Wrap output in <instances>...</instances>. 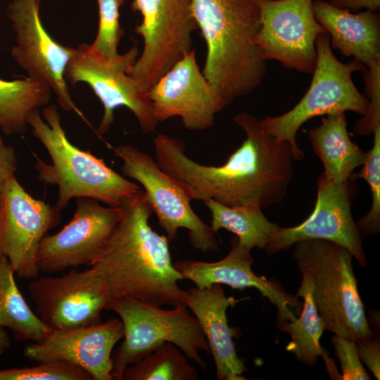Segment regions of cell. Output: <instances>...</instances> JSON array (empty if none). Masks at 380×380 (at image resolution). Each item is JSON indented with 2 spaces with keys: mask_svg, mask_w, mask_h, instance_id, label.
<instances>
[{
  "mask_svg": "<svg viewBox=\"0 0 380 380\" xmlns=\"http://www.w3.org/2000/svg\"><path fill=\"white\" fill-rule=\"evenodd\" d=\"M233 120L246 139L223 165H205L191 160L183 141L165 134L153 139L155 159L191 200L261 208L281 203L294 175L291 145L267 134L260 120L248 113H238Z\"/></svg>",
  "mask_w": 380,
  "mask_h": 380,
  "instance_id": "1",
  "label": "cell"
},
{
  "mask_svg": "<svg viewBox=\"0 0 380 380\" xmlns=\"http://www.w3.org/2000/svg\"><path fill=\"white\" fill-rule=\"evenodd\" d=\"M120 220L93 265L109 300L127 297L158 305H186L166 236L149 224L153 211L141 189L120 205Z\"/></svg>",
  "mask_w": 380,
  "mask_h": 380,
  "instance_id": "2",
  "label": "cell"
},
{
  "mask_svg": "<svg viewBox=\"0 0 380 380\" xmlns=\"http://www.w3.org/2000/svg\"><path fill=\"white\" fill-rule=\"evenodd\" d=\"M192 12L207 46L205 77L227 105L253 91L267 72L253 42L260 27L254 0H192Z\"/></svg>",
  "mask_w": 380,
  "mask_h": 380,
  "instance_id": "3",
  "label": "cell"
},
{
  "mask_svg": "<svg viewBox=\"0 0 380 380\" xmlns=\"http://www.w3.org/2000/svg\"><path fill=\"white\" fill-rule=\"evenodd\" d=\"M30 113L27 124L50 156L46 163L34 155L38 179L58 187L56 206L61 211L73 198H91L108 205L120 206L141 186L109 167L89 151L81 150L67 138L56 105Z\"/></svg>",
  "mask_w": 380,
  "mask_h": 380,
  "instance_id": "4",
  "label": "cell"
},
{
  "mask_svg": "<svg viewBox=\"0 0 380 380\" xmlns=\"http://www.w3.org/2000/svg\"><path fill=\"white\" fill-rule=\"evenodd\" d=\"M293 256L298 269L310 272L325 330L355 341L373 334L357 290L353 256L347 249L328 240L305 239L293 244Z\"/></svg>",
  "mask_w": 380,
  "mask_h": 380,
  "instance_id": "5",
  "label": "cell"
},
{
  "mask_svg": "<svg viewBox=\"0 0 380 380\" xmlns=\"http://www.w3.org/2000/svg\"><path fill=\"white\" fill-rule=\"evenodd\" d=\"M172 308L165 310L127 297L108 302L106 310L119 315L125 333L124 341L112 353L113 379L120 380L125 367L165 341L175 344L189 360L205 369L199 350H210L198 319L190 315L186 305Z\"/></svg>",
  "mask_w": 380,
  "mask_h": 380,
  "instance_id": "6",
  "label": "cell"
},
{
  "mask_svg": "<svg viewBox=\"0 0 380 380\" xmlns=\"http://www.w3.org/2000/svg\"><path fill=\"white\" fill-rule=\"evenodd\" d=\"M317 61L308 90L290 110L274 117L260 120L265 131L279 141L291 145L295 161L304 158V152L296 142V136L309 119L319 115L353 111L364 115L369 100L362 94L352 80L353 72L365 66L354 59L347 63L338 61L332 52L327 32L315 40Z\"/></svg>",
  "mask_w": 380,
  "mask_h": 380,
  "instance_id": "7",
  "label": "cell"
},
{
  "mask_svg": "<svg viewBox=\"0 0 380 380\" xmlns=\"http://www.w3.org/2000/svg\"><path fill=\"white\" fill-rule=\"evenodd\" d=\"M139 55L136 45L123 54L109 57L94 50L91 45L80 44L68 64L65 77L72 84L85 82L89 85L103 106L98 127L99 134L108 132L114 122V111L127 107L136 117L143 134L156 132V120L149 89L128 73Z\"/></svg>",
  "mask_w": 380,
  "mask_h": 380,
  "instance_id": "8",
  "label": "cell"
},
{
  "mask_svg": "<svg viewBox=\"0 0 380 380\" xmlns=\"http://www.w3.org/2000/svg\"><path fill=\"white\" fill-rule=\"evenodd\" d=\"M113 152L122 161V175L143 186L169 242L176 239L179 229L184 228L195 249L205 253L219 249L215 234L192 209V200L177 182L160 168L155 158L129 144L118 145L113 148Z\"/></svg>",
  "mask_w": 380,
  "mask_h": 380,
  "instance_id": "9",
  "label": "cell"
},
{
  "mask_svg": "<svg viewBox=\"0 0 380 380\" xmlns=\"http://www.w3.org/2000/svg\"><path fill=\"white\" fill-rule=\"evenodd\" d=\"M131 6L142 15L135 32L144 47L128 73L150 89L192 50V34L198 29L192 0H134Z\"/></svg>",
  "mask_w": 380,
  "mask_h": 380,
  "instance_id": "10",
  "label": "cell"
},
{
  "mask_svg": "<svg viewBox=\"0 0 380 380\" xmlns=\"http://www.w3.org/2000/svg\"><path fill=\"white\" fill-rule=\"evenodd\" d=\"M260 27L253 39L264 60H276L289 69L312 73L315 40L327 32L316 20L313 0H254Z\"/></svg>",
  "mask_w": 380,
  "mask_h": 380,
  "instance_id": "11",
  "label": "cell"
},
{
  "mask_svg": "<svg viewBox=\"0 0 380 380\" xmlns=\"http://www.w3.org/2000/svg\"><path fill=\"white\" fill-rule=\"evenodd\" d=\"M42 0H12L6 15L15 33L11 56L27 77L48 86L65 111H74L83 119L69 92L65 71L75 49L57 43L46 32L39 18Z\"/></svg>",
  "mask_w": 380,
  "mask_h": 380,
  "instance_id": "12",
  "label": "cell"
},
{
  "mask_svg": "<svg viewBox=\"0 0 380 380\" xmlns=\"http://www.w3.org/2000/svg\"><path fill=\"white\" fill-rule=\"evenodd\" d=\"M28 289L34 312L52 331H71L98 324L109 297L101 277L91 266L58 277H38Z\"/></svg>",
  "mask_w": 380,
  "mask_h": 380,
  "instance_id": "13",
  "label": "cell"
},
{
  "mask_svg": "<svg viewBox=\"0 0 380 380\" xmlns=\"http://www.w3.org/2000/svg\"><path fill=\"white\" fill-rule=\"evenodd\" d=\"M61 221L56 205L33 198L11 177L0 202V256L6 257L21 279L39 277L37 253L42 239Z\"/></svg>",
  "mask_w": 380,
  "mask_h": 380,
  "instance_id": "14",
  "label": "cell"
},
{
  "mask_svg": "<svg viewBox=\"0 0 380 380\" xmlns=\"http://www.w3.org/2000/svg\"><path fill=\"white\" fill-rule=\"evenodd\" d=\"M120 215V206L104 207L91 198H76L71 220L58 232L42 239L36 257L39 271L53 274L92 265Z\"/></svg>",
  "mask_w": 380,
  "mask_h": 380,
  "instance_id": "15",
  "label": "cell"
},
{
  "mask_svg": "<svg viewBox=\"0 0 380 380\" xmlns=\"http://www.w3.org/2000/svg\"><path fill=\"white\" fill-rule=\"evenodd\" d=\"M156 120L179 117L191 131L212 127L226 101L201 72L192 49L153 84L148 91Z\"/></svg>",
  "mask_w": 380,
  "mask_h": 380,
  "instance_id": "16",
  "label": "cell"
},
{
  "mask_svg": "<svg viewBox=\"0 0 380 380\" xmlns=\"http://www.w3.org/2000/svg\"><path fill=\"white\" fill-rule=\"evenodd\" d=\"M313 239L338 243L347 249L362 267L367 265L361 236L351 213L348 182H332L321 174L311 215L298 226L279 227L265 251L274 254L289 248L298 241Z\"/></svg>",
  "mask_w": 380,
  "mask_h": 380,
  "instance_id": "17",
  "label": "cell"
},
{
  "mask_svg": "<svg viewBox=\"0 0 380 380\" xmlns=\"http://www.w3.org/2000/svg\"><path fill=\"white\" fill-rule=\"evenodd\" d=\"M125 335L122 322L110 318L71 331H52L45 339L27 345L23 355L37 362L65 360L88 372L94 380H112V353Z\"/></svg>",
  "mask_w": 380,
  "mask_h": 380,
  "instance_id": "18",
  "label": "cell"
},
{
  "mask_svg": "<svg viewBox=\"0 0 380 380\" xmlns=\"http://www.w3.org/2000/svg\"><path fill=\"white\" fill-rule=\"evenodd\" d=\"M253 262L251 251L241 246L234 236L229 253L220 260H179L173 265L183 279L191 281L198 289L215 284L237 289L255 288L277 307L278 324L292 320L296 317L293 311L300 313L303 303L296 296L286 293L277 281L255 274L251 268Z\"/></svg>",
  "mask_w": 380,
  "mask_h": 380,
  "instance_id": "19",
  "label": "cell"
},
{
  "mask_svg": "<svg viewBox=\"0 0 380 380\" xmlns=\"http://www.w3.org/2000/svg\"><path fill=\"white\" fill-rule=\"evenodd\" d=\"M187 307L198 319L208 341L218 380H245L247 370L232 341L233 333L227 323V310L239 300L227 297L221 284L188 290Z\"/></svg>",
  "mask_w": 380,
  "mask_h": 380,
  "instance_id": "20",
  "label": "cell"
},
{
  "mask_svg": "<svg viewBox=\"0 0 380 380\" xmlns=\"http://www.w3.org/2000/svg\"><path fill=\"white\" fill-rule=\"evenodd\" d=\"M317 21L330 37L331 49L344 56H353L366 68L380 62V15L366 10L353 13L323 0H315Z\"/></svg>",
  "mask_w": 380,
  "mask_h": 380,
  "instance_id": "21",
  "label": "cell"
},
{
  "mask_svg": "<svg viewBox=\"0 0 380 380\" xmlns=\"http://www.w3.org/2000/svg\"><path fill=\"white\" fill-rule=\"evenodd\" d=\"M308 137L330 182H348L353 170L365 162L366 153L350 140L345 112L322 118L321 125L308 132Z\"/></svg>",
  "mask_w": 380,
  "mask_h": 380,
  "instance_id": "22",
  "label": "cell"
},
{
  "mask_svg": "<svg viewBox=\"0 0 380 380\" xmlns=\"http://www.w3.org/2000/svg\"><path fill=\"white\" fill-rule=\"evenodd\" d=\"M302 274V281L296 297L303 299L300 315L291 321H284L278 324V327L290 334L291 341L286 346V350L292 353L296 358L308 367H314L322 357L331 378L341 379L334 362L326 354L319 343L325 324L319 315L312 295V282L310 272L305 268H299Z\"/></svg>",
  "mask_w": 380,
  "mask_h": 380,
  "instance_id": "23",
  "label": "cell"
},
{
  "mask_svg": "<svg viewBox=\"0 0 380 380\" xmlns=\"http://www.w3.org/2000/svg\"><path fill=\"white\" fill-rule=\"evenodd\" d=\"M204 203L210 212L212 231L216 234L225 229L234 233L239 245L249 251L265 249L279 227L266 217L258 205L229 207L212 199Z\"/></svg>",
  "mask_w": 380,
  "mask_h": 380,
  "instance_id": "24",
  "label": "cell"
},
{
  "mask_svg": "<svg viewBox=\"0 0 380 380\" xmlns=\"http://www.w3.org/2000/svg\"><path fill=\"white\" fill-rule=\"evenodd\" d=\"M9 260L0 256V326L17 341L39 342L52 332L32 311L18 289Z\"/></svg>",
  "mask_w": 380,
  "mask_h": 380,
  "instance_id": "25",
  "label": "cell"
},
{
  "mask_svg": "<svg viewBox=\"0 0 380 380\" xmlns=\"http://www.w3.org/2000/svg\"><path fill=\"white\" fill-rule=\"evenodd\" d=\"M51 90L27 77L13 81L0 79V129L6 135L22 134L34 110L47 105Z\"/></svg>",
  "mask_w": 380,
  "mask_h": 380,
  "instance_id": "26",
  "label": "cell"
},
{
  "mask_svg": "<svg viewBox=\"0 0 380 380\" xmlns=\"http://www.w3.org/2000/svg\"><path fill=\"white\" fill-rule=\"evenodd\" d=\"M187 357L172 343L165 341L123 370L120 380H197Z\"/></svg>",
  "mask_w": 380,
  "mask_h": 380,
  "instance_id": "27",
  "label": "cell"
},
{
  "mask_svg": "<svg viewBox=\"0 0 380 380\" xmlns=\"http://www.w3.org/2000/svg\"><path fill=\"white\" fill-rule=\"evenodd\" d=\"M372 148L366 153L358 177L369 184L372 205L368 213L356 223L360 236L375 234L380 231V127L373 132Z\"/></svg>",
  "mask_w": 380,
  "mask_h": 380,
  "instance_id": "28",
  "label": "cell"
},
{
  "mask_svg": "<svg viewBox=\"0 0 380 380\" xmlns=\"http://www.w3.org/2000/svg\"><path fill=\"white\" fill-rule=\"evenodd\" d=\"M0 380H93L81 367L65 360L39 362L30 367L0 370Z\"/></svg>",
  "mask_w": 380,
  "mask_h": 380,
  "instance_id": "29",
  "label": "cell"
},
{
  "mask_svg": "<svg viewBox=\"0 0 380 380\" xmlns=\"http://www.w3.org/2000/svg\"><path fill=\"white\" fill-rule=\"evenodd\" d=\"M99 10V24L96 37L91 48L109 57H115L118 45L123 34L119 23V8L123 0H97Z\"/></svg>",
  "mask_w": 380,
  "mask_h": 380,
  "instance_id": "30",
  "label": "cell"
},
{
  "mask_svg": "<svg viewBox=\"0 0 380 380\" xmlns=\"http://www.w3.org/2000/svg\"><path fill=\"white\" fill-rule=\"evenodd\" d=\"M367 96L370 97L366 113L353 127L359 135H369L380 127V62L362 70Z\"/></svg>",
  "mask_w": 380,
  "mask_h": 380,
  "instance_id": "31",
  "label": "cell"
},
{
  "mask_svg": "<svg viewBox=\"0 0 380 380\" xmlns=\"http://www.w3.org/2000/svg\"><path fill=\"white\" fill-rule=\"evenodd\" d=\"M336 355L339 360L343 380H368L369 375L359 357L355 341L334 335L331 338Z\"/></svg>",
  "mask_w": 380,
  "mask_h": 380,
  "instance_id": "32",
  "label": "cell"
},
{
  "mask_svg": "<svg viewBox=\"0 0 380 380\" xmlns=\"http://www.w3.org/2000/svg\"><path fill=\"white\" fill-rule=\"evenodd\" d=\"M360 360L369 368L376 379L380 376V343L373 334L355 341Z\"/></svg>",
  "mask_w": 380,
  "mask_h": 380,
  "instance_id": "33",
  "label": "cell"
},
{
  "mask_svg": "<svg viewBox=\"0 0 380 380\" xmlns=\"http://www.w3.org/2000/svg\"><path fill=\"white\" fill-rule=\"evenodd\" d=\"M18 169L14 148L5 143L0 135V202L5 186Z\"/></svg>",
  "mask_w": 380,
  "mask_h": 380,
  "instance_id": "34",
  "label": "cell"
},
{
  "mask_svg": "<svg viewBox=\"0 0 380 380\" xmlns=\"http://www.w3.org/2000/svg\"><path fill=\"white\" fill-rule=\"evenodd\" d=\"M329 3L336 8L350 11L366 8L376 12L380 8V0H329Z\"/></svg>",
  "mask_w": 380,
  "mask_h": 380,
  "instance_id": "35",
  "label": "cell"
},
{
  "mask_svg": "<svg viewBox=\"0 0 380 380\" xmlns=\"http://www.w3.org/2000/svg\"><path fill=\"white\" fill-rule=\"evenodd\" d=\"M11 345L8 334L4 327L0 326V355H2Z\"/></svg>",
  "mask_w": 380,
  "mask_h": 380,
  "instance_id": "36",
  "label": "cell"
}]
</instances>
